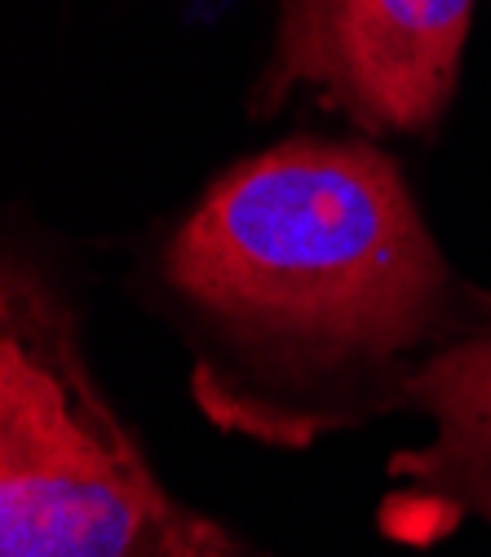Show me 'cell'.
I'll list each match as a JSON object with an SVG mask.
<instances>
[{"mask_svg": "<svg viewBox=\"0 0 491 557\" xmlns=\"http://www.w3.org/2000/svg\"><path fill=\"white\" fill-rule=\"evenodd\" d=\"M156 274L195 341L199 403L266 443L403 407L420 363L491 319L368 143L293 137L240 160L169 231Z\"/></svg>", "mask_w": 491, "mask_h": 557, "instance_id": "6da1fadb", "label": "cell"}, {"mask_svg": "<svg viewBox=\"0 0 491 557\" xmlns=\"http://www.w3.org/2000/svg\"><path fill=\"white\" fill-rule=\"evenodd\" d=\"M204 513L151 469L89 368L58 278L0 265V557H169Z\"/></svg>", "mask_w": 491, "mask_h": 557, "instance_id": "7a4b0ae2", "label": "cell"}, {"mask_svg": "<svg viewBox=\"0 0 491 557\" xmlns=\"http://www.w3.org/2000/svg\"><path fill=\"white\" fill-rule=\"evenodd\" d=\"M403 407L430 438L390 456L381 531L398 544H439L465 522L491 527V319L420 363Z\"/></svg>", "mask_w": 491, "mask_h": 557, "instance_id": "277c9868", "label": "cell"}, {"mask_svg": "<svg viewBox=\"0 0 491 557\" xmlns=\"http://www.w3.org/2000/svg\"><path fill=\"white\" fill-rule=\"evenodd\" d=\"M169 557H266L261 548H253L244 535H235L231 527H222L218 518H199V527L169 553Z\"/></svg>", "mask_w": 491, "mask_h": 557, "instance_id": "5b68a950", "label": "cell"}, {"mask_svg": "<svg viewBox=\"0 0 491 557\" xmlns=\"http://www.w3.org/2000/svg\"><path fill=\"white\" fill-rule=\"evenodd\" d=\"M474 0H279L257 107L293 89L364 133H420L456 94Z\"/></svg>", "mask_w": 491, "mask_h": 557, "instance_id": "3957f363", "label": "cell"}]
</instances>
